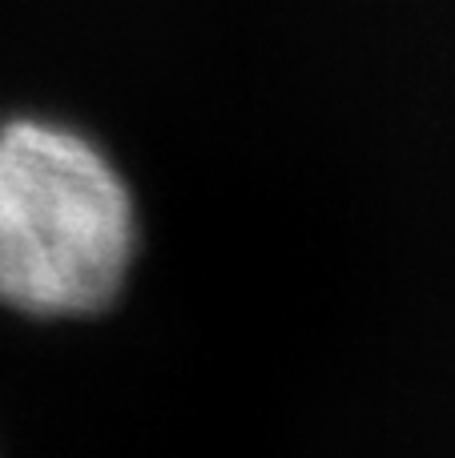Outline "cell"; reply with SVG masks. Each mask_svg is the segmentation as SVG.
Instances as JSON below:
<instances>
[{
	"instance_id": "cell-1",
	"label": "cell",
	"mask_w": 455,
	"mask_h": 458,
	"mask_svg": "<svg viewBox=\"0 0 455 458\" xmlns=\"http://www.w3.org/2000/svg\"><path fill=\"white\" fill-rule=\"evenodd\" d=\"M137 222L117 169L40 121L0 125V301L37 318L97 314L133 266Z\"/></svg>"
}]
</instances>
